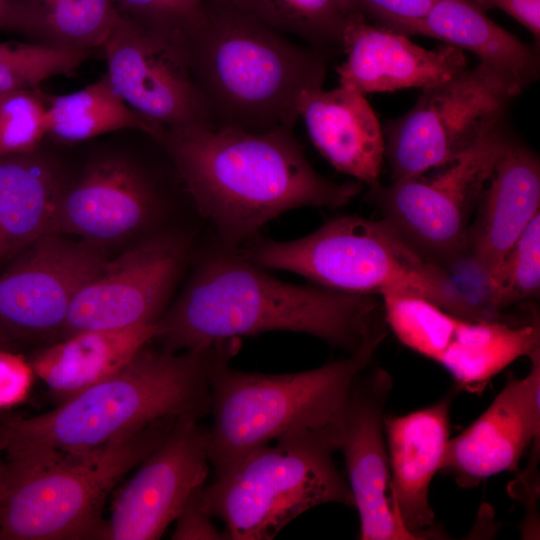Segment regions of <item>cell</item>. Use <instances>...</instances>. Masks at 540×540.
I'll return each instance as SVG.
<instances>
[{
    "label": "cell",
    "mask_w": 540,
    "mask_h": 540,
    "mask_svg": "<svg viewBox=\"0 0 540 540\" xmlns=\"http://www.w3.org/2000/svg\"><path fill=\"white\" fill-rule=\"evenodd\" d=\"M268 331L308 334L351 354L387 325L378 296L280 281L217 241L156 322L154 340L180 352Z\"/></svg>",
    "instance_id": "obj_1"
},
{
    "label": "cell",
    "mask_w": 540,
    "mask_h": 540,
    "mask_svg": "<svg viewBox=\"0 0 540 540\" xmlns=\"http://www.w3.org/2000/svg\"><path fill=\"white\" fill-rule=\"evenodd\" d=\"M198 212L217 241L240 249L284 212L300 207L338 208L361 184L335 183L306 159L293 128L263 132L234 126L166 129L161 141Z\"/></svg>",
    "instance_id": "obj_2"
},
{
    "label": "cell",
    "mask_w": 540,
    "mask_h": 540,
    "mask_svg": "<svg viewBox=\"0 0 540 540\" xmlns=\"http://www.w3.org/2000/svg\"><path fill=\"white\" fill-rule=\"evenodd\" d=\"M239 339L172 352L142 347L119 369L29 418L2 420L5 453L79 452L139 431L166 418L210 413V374L233 357Z\"/></svg>",
    "instance_id": "obj_3"
},
{
    "label": "cell",
    "mask_w": 540,
    "mask_h": 540,
    "mask_svg": "<svg viewBox=\"0 0 540 540\" xmlns=\"http://www.w3.org/2000/svg\"><path fill=\"white\" fill-rule=\"evenodd\" d=\"M191 72L219 126L293 128L299 94L322 87L325 59L229 1H205L184 30Z\"/></svg>",
    "instance_id": "obj_4"
},
{
    "label": "cell",
    "mask_w": 540,
    "mask_h": 540,
    "mask_svg": "<svg viewBox=\"0 0 540 540\" xmlns=\"http://www.w3.org/2000/svg\"><path fill=\"white\" fill-rule=\"evenodd\" d=\"M240 250L265 270L292 272L324 288L416 296L464 319L490 320L444 267L424 257L384 219L341 216L302 238H256Z\"/></svg>",
    "instance_id": "obj_5"
},
{
    "label": "cell",
    "mask_w": 540,
    "mask_h": 540,
    "mask_svg": "<svg viewBox=\"0 0 540 540\" xmlns=\"http://www.w3.org/2000/svg\"><path fill=\"white\" fill-rule=\"evenodd\" d=\"M177 419L85 451L5 453L0 540L103 539L108 495L162 443Z\"/></svg>",
    "instance_id": "obj_6"
},
{
    "label": "cell",
    "mask_w": 540,
    "mask_h": 540,
    "mask_svg": "<svg viewBox=\"0 0 540 540\" xmlns=\"http://www.w3.org/2000/svg\"><path fill=\"white\" fill-rule=\"evenodd\" d=\"M386 335L345 358L297 373H250L221 358L210 374L208 455L217 473L282 437L336 426L358 376L372 366Z\"/></svg>",
    "instance_id": "obj_7"
},
{
    "label": "cell",
    "mask_w": 540,
    "mask_h": 540,
    "mask_svg": "<svg viewBox=\"0 0 540 540\" xmlns=\"http://www.w3.org/2000/svg\"><path fill=\"white\" fill-rule=\"evenodd\" d=\"M340 422L282 437L215 473L202 501L225 524L227 539L269 540L307 510L323 504L354 507L346 477L334 461Z\"/></svg>",
    "instance_id": "obj_8"
},
{
    "label": "cell",
    "mask_w": 540,
    "mask_h": 540,
    "mask_svg": "<svg viewBox=\"0 0 540 540\" xmlns=\"http://www.w3.org/2000/svg\"><path fill=\"white\" fill-rule=\"evenodd\" d=\"M522 91L514 80L483 63L423 88L413 108L384 129L392 182L454 161L505 122L511 101Z\"/></svg>",
    "instance_id": "obj_9"
},
{
    "label": "cell",
    "mask_w": 540,
    "mask_h": 540,
    "mask_svg": "<svg viewBox=\"0 0 540 540\" xmlns=\"http://www.w3.org/2000/svg\"><path fill=\"white\" fill-rule=\"evenodd\" d=\"M507 135L504 122L433 176L371 189L382 219L427 259L454 263L467 253L472 213Z\"/></svg>",
    "instance_id": "obj_10"
},
{
    "label": "cell",
    "mask_w": 540,
    "mask_h": 540,
    "mask_svg": "<svg viewBox=\"0 0 540 540\" xmlns=\"http://www.w3.org/2000/svg\"><path fill=\"white\" fill-rule=\"evenodd\" d=\"M386 325L412 351L442 366L457 387L481 392L504 368L540 348L534 321L468 320L416 296L381 297Z\"/></svg>",
    "instance_id": "obj_11"
},
{
    "label": "cell",
    "mask_w": 540,
    "mask_h": 540,
    "mask_svg": "<svg viewBox=\"0 0 540 540\" xmlns=\"http://www.w3.org/2000/svg\"><path fill=\"white\" fill-rule=\"evenodd\" d=\"M102 50L108 80L139 114L166 129L214 125L191 72L183 31L149 26L120 12Z\"/></svg>",
    "instance_id": "obj_12"
},
{
    "label": "cell",
    "mask_w": 540,
    "mask_h": 540,
    "mask_svg": "<svg viewBox=\"0 0 540 540\" xmlns=\"http://www.w3.org/2000/svg\"><path fill=\"white\" fill-rule=\"evenodd\" d=\"M19 254L0 274V337L12 347L58 341L74 297L110 258L108 250L48 232Z\"/></svg>",
    "instance_id": "obj_13"
},
{
    "label": "cell",
    "mask_w": 540,
    "mask_h": 540,
    "mask_svg": "<svg viewBox=\"0 0 540 540\" xmlns=\"http://www.w3.org/2000/svg\"><path fill=\"white\" fill-rule=\"evenodd\" d=\"M189 250L187 237L161 232L109 258L77 292L59 340L83 331L156 323L168 308Z\"/></svg>",
    "instance_id": "obj_14"
},
{
    "label": "cell",
    "mask_w": 540,
    "mask_h": 540,
    "mask_svg": "<svg viewBox=\"0 0 540 540\" xmlns=\"http://www.w3.org/2000/svg\"><path fill=\"white\" fill-rule=\"evenodd\" d=\"M180 417L115 497L103 539L155 540L176 520L209 473V428Z\"/></svg>",
    "instance_id": "obj_15"
},
{
    "label": "cell",
    "mask_w": 540,
    "mask_h": 540,
    "mask_svg": "<svg viewBox=\"0 0 540 540\" xmlns=\"http://www.w3.org/2000/svg\"><path fill=\"white\" fill-rule=\"evenodd\" d=\"M392 388L391 374L370 366L354 382L340 419L339 450L361 540H418L397 518L390 499L384 421Z\"/></svg>",
    "instance_id": "obj_16"
},
{
    "label": "cell",
    "mask_w": 540,
    "mask_h": 540,
    "mask_svg": "<svg viewBox=\"0 0 540 540\" xmlns=\"http://www.w3.org/2000/svg\"><path fill=\"white\" fill-rule=\"evenodd\" d=\"M522 378L510 375L490 405L450 438L440 472L461 488H475L503 472H518L521 458L540 439V348Z\"/></svg>",
    "instance_id": "obj_17"
},
{
    "label": "cell",
    "mask_w": 540,
    "mask_h": 540,
    "mask_svg": "<svg viewBox=\"0 0 540 540\" xmlns=\"http://www.w3.org/2000/svg\"><path fill=\"white\" fill-rule=\"evenodd\" d=\"M157 212L158 199L146 175L124 158L104 156L62 190L49 232L107 246L146 229Z\"/></svg>",
    "instance_id": "obj_18"
},
{
    "label": "cell",
    "mask_w": 540,
    "mask_h": 540,
    "mask_svg": "<svg viewBox=\"0 0 540 540\" xmlns=\"http://www.w3.org/2000/svg\"><path fill=\"white\" fill-rule=\"evenodd\" d=\"M341 47L346 60L336 69L340 86L362 95L423 89L450 79L467 66L462 50L455 46L422 48L407 35L371 23L358 12L345 25Z\"/></svg>",
    "instance_id": "obj_19"
},
{
    "label": "cell",
    "mask_w": 540,
    "mask_h": 540,
    "mask_svg": "<svg viewBox=\"0 0 540 540\" xmlns=\"http://www.w3.org/2000/svg\"><path fill=\"white\" fill-rule=\"evenodd\" d=\"M453 394L404 415L385 416L392 508L418 540L441 536L434 528L429 490L450 439Z\"/></svg>",
    "instance_id": "obj_20"
},
{
    "label": "cell",
    "mask_w": 540,
    "mask_h": 540,
    "mask_svg": "<svg viewBox=\"0 0 540 540\" xmlns=\"http://www.w3.org/2000/svg\"><path fill=\"white\" fill-rule=\"evenodd\" d=\"M476 210L468 232L467 253L485 281L540 213L539 158L509 134Z\"/></svg>",
    "instance_id": "obj_21"
},
{
    "label": "cell",
    "mask_w": 540,
    "mask_h": 540,
    "mask_svg": "<svg viewBox=\"0 0 540 540\" xmlns=\"http://www.w3.org/2000/svg\"><path fill=\"white\" fill-rule=\"evenodd\" d=\"M296 110L312 143L334 168L370 189L380 185L385 139L364 95L342 86L306 89L297 98Z\"/></svg>",
    "instance_id": "obj_22"
},
{
    "label": "cell",
    "mask_w": 540,
    "mask_h": 540,
    "mask_svg": "<svg viewBox=\"0 0 540 540\" xmlns=\"http://www.w3.org/2000/svg\"><path fill=\"white\" fill-rule=\"evenodd\" d=\"M402 34L423 35L475 54L523 90L539 76V55L491 19L472 0H439Z\"/></svg>",
    "instance_id": "obj_23"
},
{
    "label": "cell",
    "mask_w": 540,
    "mask_h": 540,
    "mask_svg": "<svg viewBox=\"0 0 540 540\" xmlns=\"http://www.w3.org/2000/svg\"><path fill=\"white\" fill-rule=\"evenodd\" d=\"M156 323L72 334L38 350L32 371L63 400L107 377L154 340Z\"/></svg>",
    "instance_id": "obj_24"
},
{
    "label": "cell",
    "mask_w": 540,
    "mask_h": 540,
    "mask_svg": "<svg viewBox=\"0 0 540 540\" xmlns=\"http://www.w3.org/2000/svg\"><path fill=\"white\" fill-rule=\"evenodd\" d=\"M61 192L56 173L35 152L0 156V261L49 232Z\"/></svg>",
    "instance_id": "obj_25"
},
{
    "label": "cell",
    "mask_w": 540,
    "mask_h": 540,
    "mask_svg": "<svg viewBox=\"0 0 540 540\" xmlns=\"http://www.w3.org/2000/svg\"><path fill=\"white\" fill-rule=\"evenodd\" d=\"M47 135L77 143L120 129H137L162 141L166 128L132 109L105 75L76 92L46 96Z\"/></svg>",
    "instance_id": "obj_26"
},
{
    "label": "cell",
    "mask_w": 540,
    "mask_h": 540,
    "mask_svg": "<svg viewBox=\"0 0 540 540\" xmlns=\"http://www.w3.org/2000/svg\"><path fill=\"white\" fill-rule=\"evenodd\" d=\"M32 42L72 49H102L120 10L115 0H20Z\"/></svg>",
    "instance_id": "obj_27"
},
{
    "label": "cell",
    "mask_w": 540,
    "mask_h": 540,
    "mask_svg": "<svg viewBox=\"0 0 540 540\" xmlns=\"http://www.w3.org/2000/svg\"><path fill=\"white\" fill-rule=\"evenodd\" d=\"M277 32L316 45H340L356 11L351 0H227Z\"/></svg>",
    "instance_id": "obj_28"
},
{
    "label": "cell",
    "mask_w": 540,
    "mask_h": 540,
    "mask_svg": "<svg viewBox=\"0 0 540 540\" xmlns=\"http://www.w3.org/2000/svg\"><path fill=\"white\" fill-rule=\"evenodd\" d=\"M95 52L36 42H0V94L36 90L47 78L73 75Z\"/></svg>",
    "instance_id": "obj_29"
},
{
    "label": "cell",
    "mask_w": 540,
    "mask_h": 540,
    "mask_svg": "<svg viewBox=\"0 0 540 540\" xmlns=\"http://www.w3.org/2000/svg\"><path fill=\"white\" fill-rule=\"evenodd\" d=\"M485 285L487 307L497 318L501 309L539 296L540 213L507 251Z\"/></svg>",
    "instance_id": "obj_30"
},
{
    "label": "cell",
    "mask_w": 540,
    "mask_h": 540,
    "mask_svg": "<svg viewBox=\"0 0 540 540\" xmlns=\"http://www.w3.org/2000/svg\"><path fill=\"white\" fill-rule=\"evenodd\" d=\"M45 135L43 94L37 89L0 94V156L35 152Z\"/></svg>",
    "instance_id": "obj_31"
},
{
    "label": "cell",
    "mask_w": 540,
    "mask_h": 540,
    "mask_svg": "<svg viewBox=\"0 0 540 540\" xmlns=\"http://www.w3.org/2000/svg\"><path fill=\"white\" fill-rule=\"evenodd\" d=\"M122 13L163 30L184 31L197 13L196 0H115Z\"/></svg>",
    "instance_id": "obj_32"
},
{
    "label": "cell",
    "mask_w": 540,
    "mask_h": 540,
    "mask_svg": "<svg viewBox=\"0 0 540 540\" xmlns=\"http://www.w3.org/2000/svg\"><path fill=\"white\" fill-rule=\"evenodd\" d=\"M439 0H351L356 12L396 32L422 19Z\"/></svg>",
    "instance_id": "obj_33"
},
{
    "label": "cell",
    "mask_w": 540,
    "mask_h": 540,
    "mask_svg": "<svg viewBox=\"0 0 540 540\" xmlns=\"http://www.w3.org/2000/svg\"><path fill=\"white\" fill-rule=\"evenodd\" d=\"M203 487L187 501L176 518L172 533L174 540H221L227 539L225 532L219 531L212 522V515L202 501Z\"/></svg>",
    "instance_id": "obj_34"
},
{
    "label": "cell",
    "mask_w": 540,
    "mask_h": 540,
    "mask_svg": "<svg viewBox=\"0 0 540 540\" xmlns=\"http://www.w3.org/2000/svg\"><path fill=\"white\" fill-rule=\"evenodd\" d=\"M31 371L20 356L0 348V407L17 402L26 394Z\"/></svg>",
    "instance_id": "obj_35"
},
{
    "label": "cell",
    "mask_w": 540,
    "mask_h": 540,
    "mask_svg": "<svg viewBox=\"0 0 540 540\" xmlns=\"http://www.w3.org/2000/svg\"><path fill=\"white\" fill-rule=\"evenodd\" d=\"M480 9H500L529 30L537 43L540 38V0H472Z\"/></svg>",
    "instance_id": "obj_36"
},
{
    "label": "cell",
    "mask_w": 540,
    "mask_h": 540,
    "mask_svg": "<svg viewBox=\"0 0 540 540\" xmlns=\"http://www.w3.org/2000/svg\"><path fill=\"white\" fill-rule=\"evenodd\" d=\"M0 30L24 34L25 15L20 0H0Z\"/></svg>",
    "instance_id": "obj_37"
},
{
    "label": "cell",
    "mask_w": 540,
    "mask_h": 540,
    "mask_svg": "<svg viewBox=\"0 0 540 540\" xmlns=\"http://www.w3.org/2000/svg\"><path fill=\"white\" fill-rule=\"evenodd\" d=\"M5 477H6L5 436H4L2 420H0V499H1L2 491H3Z\"/></svg>",
    "instance_id": "obj_38"
},
{
    "label": "cell",
    "mask_w": 540,
    "mask_h": 540,
    "mask_svg": "<svg viewBox=\"0 0 540 540\" xmlns=\"http://www.w3.org/2000/svg\"><path fill=\"white\" fill-rule=\"evenodd\" d=\"M0 348L11 350V351L13 349V347L6 340H4L2 337H0Z\"/></svg>",
    "instance_id": "obj_39"
},
{
    "label": "cell",
    "mask_w": 540,
    "mask_h": 540,
    "mask_svg": "<svg viewBox=\"0 0 540 540\" xmlns=\"http://www.w3.org/2000/svg\"><path fill=\"white\" fill-rule=\"evenodd\" d=\"M198 2H205V1H227V0H196Z\"/></svg>",
    "instance_id": "obj_40"
}]
</instances>
